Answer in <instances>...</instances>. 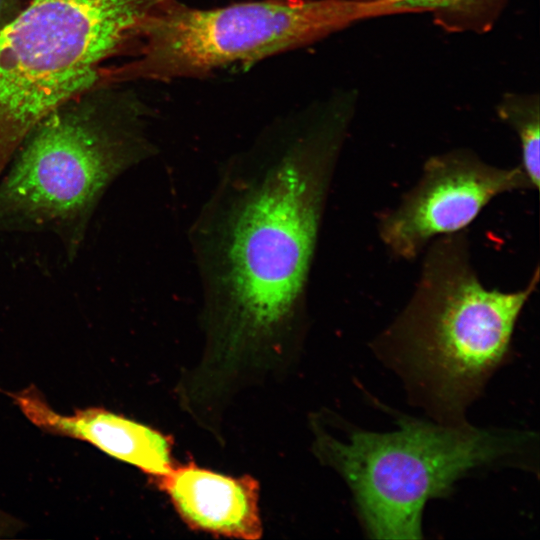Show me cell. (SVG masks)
Segmentation results:
<instances>
[{"mask_svg": "<svg viewBox=\"0 0 540 540\" xmlns=\"http://www.w3.org/2000/svg\"><path fill=\"white\" fill-rule=\"evenodd\" d=\"M343 90L270 124L222 166L189 232L210 378L302 329L335 168L357 104Z\"/></svg>", "mask_w": 540, "mask_h": 540, "instance_id": "6da1fadb", "label": "cell"}, {"mask_svg": "<svg viewBox=\"0 0 540 540\" xmlns=\"http://www.w3.org/2000/svg\"><path fill=\"white\" fill-rule=\"evenodd\" d=\"M538 282L536 268L521 289L487 288L466 233L440 236L429 243L409 301L372 348L434 421L466 422L467 407L508 359L516 323Z\"/></svg>", "mask_w": 540, "mask_h": 540, "instance_id": "7a4b0ae2", "label": "cell"}, {"mask_svg": "<svg viewBox=\"0 0 540 540\" xmlns=\"http://www.w3.org/2000/svg\"><path fill=\"white\" fill-rule=\"evenodd\" d=\"M148 118L144 103L120 84L54 109L0 177V233H50L73 261L108 189L156 154Z\"/></svg>", "mask_w": 540, "mask_h": 540, "instance_id": "3957f363", "label": "cell"}, {"mask_svg": "<svg viewBox=\"0 0 540 540\" xmlns=\"http://www.w3.org/2000/svg\"><path fill=\"white\" fill-rule=\"evenodd\" d=\"M398 428L347 426L344 438L317 430L315 447L350 489L364 531L376 539L422 538L426 503L444 498L461 478L485 469L533 466L537 436L399 415Z\"/></svg>", "mask_w": 540, "mask_h": 540, "instance_id": "277c9868", "label": "cell"}, {"mask_svg": "<svg viewBox=\"0 0 540 540\" xmlns=\"http://www.w3.org/2000/svg\"><path fill=\"white\" fill-rule=\"evenodd\" d=\"M174 0H31L0 30V177L30 131L101 87L144 23Z\"/></svg>", "mask_w": 540, "mask_h": 540, "instance_id": "5b68a950", "label": "cell"}, {"mask_svg": "<svg viewBox=\"0 0 540 540\" xmlns=\"http://www.w3.org/2000/svg\"><path fill=\"white\" fill-rule=\"evenodd\" d=\"M398 14L403 11L389 1L258 0L199 8L174 0L144 23L125 60L109 64L101 83L205 78Z\"/></svg>", "mask_w": 540, "mask_h": 540, "instance_id": "8992f818", "label": "cell"}, {"mask_svg": "<svg viewBox=\"0 0 540 540\" xmlns=\"http://www.w3.org/2000/svg\"><path fill=\"white\" fill-rule=\"evenodd\" d=\"M533 189L520 165L499 167L469 149L431 156L417 183L379 220V237L395 258L412 260L435 238L461 232L495 197Z\"/></svg>", "mask_w": 540, "mask_h": 540, "instance_id": "52a82bcc", "label": "cell"}, {"mask_svg": "<svg viewBox=\"0 0 540 540\" xmlns=\"http://www.w3.org/2000/svg\"><path fill=\"white\" fill-rule=\"evenodd\" d=\"M13 397L22 413L37 427L88 442L138 468L153 482L174 467L171 439L149 426L98 407L76 410L70 415L59 414L35 388H27Z\"/></svg>", "mask_w": 540, "mask_h": 540, "instance_id": "ba28073f", "label": "cell"}, {"mask_svg": "<svg viewBox=\"0 0 540 540\" xmlns=\"http://www.w3.org/2000/svg\"><path fill=\"white\" fill-rule=\"evenodd\" d=\"M154 483L195 530L246 540L262 534L259 485L250 476L231 477L189 463Z\"/></svg>", "mask_w": 540, "mask_h": 540, "instance_id": "9c48e42d", "label": "cell"}, {"mask_svg": "<svg viewBox=\"0 0 540 540\" xmlns=\"http://www.w3.org/2000/svg\"><path fill=\"white\" fill-rule=\"evenodd\" d=\"M390 1L406 13H428L433 22L449 33L482 35L500 20L509 0H352Z\"/></svg>", "mask_w": 540, "mask_h": 540, "instance_id": "30bf717a", "label": "cell"}, {"mask_svg": "<svg viewBox=\"0 0 540 540\" xmlns=\"http://www.w3.org/2000/svg\"><path fill=\"white\" fill-rule=\"evenodd\" d=\"M499 119L508 124L520 142L521 164L533 189L540 182V100L538 93L507 92L496 106Z\"/></svg>", "mask_w": 540, "mask_h": 540, "instance_id": "8fae6325", "label": "cell"}, {"mask_svg": "<svg viewBox=\"0 0 540 540\" xmlns=\"http://www.w3.org/2000/svg\"><path fill=\"white\" fill-rule=\"evenodd\" d=\"M31 0H0V30L10 23Z\"/></svg>", "mask_w": 540, "mask_h": 540, "instance_id": "7c38bea8", "label": "cell"}]
</instances>
